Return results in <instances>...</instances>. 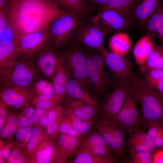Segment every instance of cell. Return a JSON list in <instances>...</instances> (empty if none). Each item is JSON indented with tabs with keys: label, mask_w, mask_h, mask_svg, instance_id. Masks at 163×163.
<instances>
[{
	"label": "cell",
	"mask_w": 163,
	"mask_h": 163,
	"mask_svg": "<svg viewBox=\"0 0 163 163\" xmlns=\"http://www.w3.org/2000/svg\"><path fill=\"white\" fill-rule=\"evenodd\" d=\"M3 10L14 35L46 28L65 13L55 0H8Z\"/></svg>",
	"instance_id": "obj_1"
},
{
	"label": "cell",
	"mask_w": 163,
	"mask_h": 163,
	"mask_svg": "<svg viewBox=\"0 0 163 163\" xmlns=\"http://www.w3.org/2000/svg\"><path fill=\"white\" fill-rule=\"evenodd\" d=\"M130 87L140 105L142 122L146 126L154 122L163 123V94L151 88L140 78L135 79Z\"/></svg>",
	"instance_id": "obj_2"
},
{
	"label": "cell",
	"mask_w": 163,
	"mask_h": 163,
	"mask_svg": "<svg viewBox=\"0 0 163 163\" xmlns=\"http://www.w3.org/2000/svg\"><path fill=\"white\" fill-rule=\"evenodd\" d=\"M34 56L17 59L0 69L1 87H32L37 76Z\"/></svg>",
	"instance_id": "obj_3"
},
{
	"label": "cell",
	"mask_w": 163,
	"mask_h": 163,
	"mask_svg": "<svg viewBox=\"0 0 163 163\" xmlns=\"http://www.w3.org/2000/svg\"><path fill=\"white\" fill-rule=\"evenodd\" d=\"M65 45L67 48L62 52H58L62 56L68 75L77 81L87 90L90 81L86 63V58L81 45L70 39Z\"/></svg>",
	"instance_id": "obj_4"
},
{
	"label": "cell",
	"mask_w": 163,
	"mask_h": 163,
	"mask_svg": "<svg viewBox=\"0 0 163 163\" xmlns=\"http://www.w3.org/2000/svg\"><path fill=\"white\" fill-rule=\"evenodd\" d=\"M84 16L64 13L53 20L48 27L50 45L57 50L65 45L72 38Z\"/></svg>",
	"instance_id": "obj_5"
},
{
	"label": "cell",
	"mask_w": 163,
	"mask_h": 163,
	"mask_svg": "<svg viewBox=\"0 0 163 163\" xmlns=\"http://www.w3.org/2000/svg\"><path fill=\"white\" fill-rule=\"evenodd\" d=\"M112 32L98 23L92 17L86 15L83 17L71 39L81 46L99 50L104 46L106 37Z\"/></svg>",
	"instance_id": "obj_6"
},
{
	"label": "cell",
	"mask_w": 163,
	"mask_h": 163,
	"mask_svg": "<svg viewBox=\"0 0 163 163\" xmlns=\"http://www.w3.org/2000/svg\"><path fill=\"white\" fill-rule=\"evenodd\" d=\"M98 50L103 55L110 75L117 85H131L137 77L132 62L124 56L108 50L104 46Z\"/></svg>",
	"instance_id": "obj_7"
},
{
	"label": "cell",
	"mask_w": 163,
	"mask_h": 163,
	"mask_svg": "<svg viewBox=\"0 0 163 163\" xmlns=\"http://www.w3.org/2000/svg\"><path fill=\"white\" fill-rule=\"evenodd\" d=\"M48 27L14 36L12 40L16 46L17 59L33 56L50 46Z\"/></svg>",
	"instance_id": "obj_8"
},
{
	"label": "cell",
	"mask_w": 163,
	"mask_h": 163,
	"mask_svg": "<svg viewBox=\"0 0 163 163\" xmlns=\"http://www.w3.org/2000/svg\"><path fill=\"white\" fill-rule=\"evenodd\" d=\"M137 104L130 87L124 104L113 121L126 132L139 127L142 122Z\"/></svg>",
	"instance_id": "obj_9"
},
{
	"label": "cell",
	"mask_w": 163,
	"mask_h": 163,
	"mask_svg": "<svg viewBox=\"0 0 163 163\" xmlns=\"http://www.w3.org/2000/svg\"><path fill=\"white\" fill-rule=\"evenodd\" d=\"M34 95L32 86L1 87L0 101L14 109H19L29 104Z\"/></svg>",
	"instance_id": "obj_10"
},
{
	"label": "cell",
	"mask_w": 163,
	"mask_h": 163,
	"mask_svg": "<svg viewBox=\"0 0 163 163\" xmlns=\"http://www.w3.org/2000/svg\"><path fill=\"white\" fill-rule=\"evenodd\" d=\"M130 87L128 85H117L102 106L101 119L115 120L125 101Z\"/></svg>",
	"instance_id": "obj_11"
},
{
	"label": "cell",
	"mask_w": 163,
	"mask_h": 163,
	"mask_svg": "<svg viewBox=\"0 0 163 163\" xmlns=\"http://www.w3.org/2000/svg\"><path fill=\"white\" fill-rule=\"evenodd\" d=\"M28 163H63L57 143L46 138L28 157Z\"/></svg>",
	"instance_id": "obj_12"
},
{
	"label": "cell",
	"mask_w": 163,
	"mask_h": 163,
	"mask_svg": "<svg viewBox=\"0 0 163 163\" xmlns=\"http://www.w3.org/2000/svg\"><path fill=\"white\" fill-rule=\"evenodd\" d=\"M92 18L101 25L113 32L127 30L133 23L117 12L109 9H99L98 14Z\"/></svg>",
	"instance_id": "obj_13"
},
{
	"label": "cell",
	"mask_w": 163,
	"mask_h": 163,
	"mask_svg": "<svg viewBox=\"0 0 163 163\" xmlns=\"http://www.w3.org/2000/svg\"><path fill=\"white\" fill-rule=\"evenodd\" d=\"M79 149L93 154L111 158H115L112 150L106 143L100 134L96 130L88 133L81 139Z\"/></svg>",
	"instance_id": "obj_14"
},
{
	"label": "cell",
	"mask_w": 163,
	"mask_h": 163,
	"mask_svg": "<svg viewBox=\"0 0 163 163\" xmlns=\"http://www.w3.org/2000/svg\"><path fill=\"white\" fill-rule=\"evenodd\" d=\"M56 50L47 46L35 54L34 59L38 68L47 77L53 79L57 62Z\"/></svg>",
	"instance_id": "obj_15"
},
{
	"label": "cell",
	"mask_w": 163,
	"mask_h": 163,
	"mask_svg": "<svg viewBox=\"0 0 163 163\" xmlns=\"http://www.w3.org/2000/svg\"><path fill=\"white\" fill-rule=\"evenodd\" d=\"M66 109L78 117L87 121H94L96 110L84 102L65 96L62 101Z\"/></svg>",
	"instance_id": "obj_16"
},
{
	"label": "cell",
	"mask_w": 163,
	"mask_h": 163,
	"mask_svg": "<svg viewBox=\"0 0 163 163\" xmlns=\"http://www.w3.org/2000/svg\"><path fill=\"white\" fill-rule=\"evenodd\" d=\"M142 27L146 34L158 39L163 45V8L161 4L146 20Z\"/></svg>",
	"instance_id": "obj_17"
},
{
	"label": "cell",
	"mask_w": 163,
	"mask_h": 163,
	"mask_svg": "<svg viewBox=\"0 0 163 163\" xmlns=\"http://www.w3.org/2000/svg\"><path fill=\"white\" fill-rule=\"evenodd\" d=\"M139 0H110L100 9H109L115 11L126 19L133 23L135 12Z\"/></svg>",
	"instance_id": "obj_18"
},
{
	"label": "cell",
	"mask_w": 163,
	"mask_h": 163,
	"mask_svg": "<svg viewBox=\"0 0 163 163\" xmlns=\"http://www.w3.org/2000/svg\"><path fill=\"white\" fill-rule=\"evenodd\" d=\"M83 137H75L61 134L57 139L60 154L63 163L67 162L73 156L79 148L81 139Z\"/></svg>",
	"instance_id": "obj_19"
},
{
	"label": "cell",
	"mask_w": 163,
	"mask_h": 163,
	"mask_svg": "<svg viewBox=\"0 0 163 163\" xmlns=\"http://www.w3.org/2000/svg\"><path fill=\"white\" fill-rule=\"evenodd\" d=\"M156 45L153 39L147 34L140 38L136 43L133 49V53L139 67L145 62Z\"/></svg>",
	"instance_id": "obj_20"
},
{
	"label": "cell",
	"mask_w": 163,
	"mask_h": 163,
	"mask_svg": "<svg viewBox=\"0 0 163 163\" xmlns=\"http://www.w3.org/2000/svg\"><path fill=\"white\" fill-rule=\"evenodd\" d=\"M65 87L67 95L82 101L96 110L97 109L98 104L96 100L75 80L68 79Z\"/></svg>",
	"instance_id": "obj_21"
},
{
	"label": "cell",
	"mask_w": 163,
	"mask_h": 163,
	"mask_svg": "<svg viewBox=\"0 0 163 163\" xmlns=\"http://www.w3.org/2000/svg\"><path fill=\"white\" fill-rule=\"evenodd\" d=\"M84 52L86 56V65L91 84L98 92H102L107 85L108 76L103 74L98 70L88 52Z\"/></svg>",
	"instance_id": "obj_22"
},
{
	"label": "cell",
	"mask_w": 163,
	"mask_h": 163,
	"mask_svg": "<svg viewBox=\"0 0 163 163\" xmlns=\"http://www.w3.org/2000/svg\"><path fill=\"white\" fill-rule=\"evenodd\" d=\"M96 131L101 135L104 141L114 153L115 158H120L124 155L114 138L107 121L101 119L96 125Z\"/></svg>",
	"instance_id": "obj_23"
},
{
	"label": "cell",
	"mask_w": 163,
	"mask_h": 163,
	"mask_svg": "<svg viewBox=\"0 0 163 163\" xmlns=\"http://www.w3.org/2000/svg\"><path fill=\"white\" fill-rule=\"evenodd\" d=\"M162 0H139L135 12V21L143 27L149 17L161 5Z\"/></svg>",
	"instance_id": "obj_24"
},
{
	"label": "cell",
	"mask_w": 163,
	"mask_h": 163,
	"mask_svg": "<svg viewBox=\"0 0 163 163\" xmlns=\"http://www.w3.org/2000/svg\"><path fill=\"white\" fill-rule=\"evenodd\" d=\"M108 45L111 51L124 56L130 49L131 41L127 34L118 32L111 37L108 41Z\"/></svg>",
	"instance_id": "obj_25"
},
{
	"label": "cell",
	"mask_w": 163,
	"mask_h": 163,
	"mask_svg": "<svg viewBox=\"0 0 163 163\" xmlns=\"http://www.w3.org/2000/svg\"><path fill=\"white\" fill-rule=\"evenodd\" d=\"M156 69H163V45L156 44L144 63L139 67L141 74L144 75Z\"/></svg>",
	"instance_id": "obj_26"
},
{
	"label": "cell",
	"mask_w": 163,
	"mask_h": 163,
	"mask_svg": "<svg viewBox=\"0 0 163 163\" xmlns=\"http://www.w3.org/2000/svg\"><path fill=\"white\" fill-rule=\"evenodd\" d=\"M69 161L70 163H113L117 161L115 158L101 156L79 149Z\"/></svg>",
	"instance_id": "obj_27"
},
{
	"label": "cell",
	"mask_w": 163,
	"mask_h": 163,
	"mask_svg": "<svg viewBox=\"0 0 163 163\" xmlns=\"http://www.w3.org/2000/svg\"><path fill=\"white\" fill-rule=\"evenodd\" d=\"M16 59V47L13 40L1 41L0 69L7 66Z\"/></svg>",
	"instance_id": "obj_28"
},
{
	"label": "cell",
	"mask_w": 163,
	"mask_h": 163,
	"mask_svg": "<svg viewBox=\"0 0 163 163\" xmlns=\"http://www.w3.org/2000/svg\"><path fill=\"white\" fill-rule=\"evenodd\" d=\"M60 9L65 13L86 15L90 10L86 0H55Z\"/></svg>",
	"instance_id": "obj_29"
},
{
	"label": "cell",
	"mask_w": 163,
	"mask_h": 163,
	"mask_svg": "<svg viewBox=\"0 0 163 163\" xmlns=\"http://www.w3.org/2000/svg\"><path fill=\"white\" fill-rule=\"evenodd\" d=\"M47 137L45 128L38 124L34 125L32 128L30 138L23 151L25 155L29 157L40 143Z\"/></svg>",
	"instance_id": "obj_30"
},
{
	"label": "cell",
	"mask_w": 163,
	"mask_h": 163,
	"mask_svg": "<svg viewBox=\"0 0 163 163\" xmlns=\"http://www.w3.org/2000/svg\"><path fill=\"white\" fill-rule=\"evenodd\" d=\"M18 114L14 111L8 113L5 123L0 129L1 138L10 140L15 133L18 127Z\"/></svg>",
	"instance_id": "obj_31"
},
{
	"label": "cell",
	"mask_w": 163,
	"mask_h": 163,
	"mask_svg": "<svg viewBox=\"0 0 163 163\" xmlns=\"http://www.w3.org/2000/svg\"><path fill=\"white\" fill-rule=\"evenodd\" d=\"M147 133L156 149L163 148V123L156 122L148 124Z\"/></svg>",
	"instance_id": "obj_32"
},
{
	"label": "cell",
	"mask_w": 163,
	"mask_h": 163,
	"mask_svg": "<svg viewBox=\"0 0 163 163\" xmlns=\"http://www.w3.org/2000/svg\"><path fill=\"white\" fill-rule=\"evenodd\" d=\"M56 55L57 62L53 83L65 86L68 79L66 69L62 56L57 52H56Z\"/></svg>",
	"instance_id": "obj_33"
},
{
	"label": "cell",
	"mask_w": 163,
	"mask_h": 163,
	"mask_svg": "<svg viewBox=\"0 0 163 163\" xmlns=\"http://www.w3.org/2000/svg\"><path fill=\"white\" fill-rule=\"evenodd\" d=\"M65 112L71 120L76 130L80 136L83 137L88 132L93 121L82 119L75 116L69 110L66 109Z\"/></svg>",
	"instance_id": "obj_34"
},
{
	"label": "cell",
	"mask_w": 163,
	"mask_h": 163,
	"mask_svg": "<svg viewBox=\"0 0 163 163\" xmlns=\"http://www.w3.org/2000/svg\"><path fill=\"white\" fill-rule=\"evenodd\" d=\"M129 162L133 163H152V153L129 149Z\"/></svg>",
	"instance_id": "obj_35"
},
{
	"label": "cell",
	"mask_w": 163,
	"mask_h": 163,
	"mask_svg": "<svg viewBox=\"0 0 163 163\" xmlns=\"http://www.w3.org/2000/svg\"><path fill=\"white\" fill-rule=\"evenodd\" d=\"M59 132L60 134H66L75 137L81 136L76 131L71 120L65 112L62 116Z\"/></svg>",
	"instance_id": "obj_36"
},
{
	"label": "cell",
	"mask_w": 163,
	"mask_h": 163,
	"mask_svg": "<svg viewBox=\"0 0 163 163\" xmlns=\"http://www.w3.org/2000/svg\"><path fill=\"white\" fill-rule=\"evenodd\" d=\"M129 132V135L128 139L141 142L155 147L147 132L139 127H137Z\"/></svg>",
	"instance_id": "obj_37"
},
{
	"label": "cell",
	"mask_w": 163,
	"mask_h": 163,
	"mask_svg": "<svg viewBox=\"0 0 163 163\" xmlns=\"http://www.w3.org/2000/svg\"><path fill=\"white\" fill-rule=\"evenodd\" d=\"M144 75L142 78L143 80L151 87L157 82L163 80V69L151 70Z\"/></svg>",
	"instance_id": "obj_38"
},
{
	"label": "cell",
	"mask_w": 163,
	"mask_h": 163,
	"mask_svg": "<svg viewBox=\"0 0 163 163\" xmlns=\"http://www.w3.org/2000/svg\"><path fill=\"white\" fill-rule=\"evenodd\" d=\"M62 116L48 123L45 128L48 137L54 141L57 140L59 136V127L62 120Z\"/></svg>",
	"instance_id": "obj_39"
},
{
	"label": "cell",
	"mask_w": 163,
	"mask_h": 163,
	"mask_svg": "<svg viewBox=\"0 0 163 163\" xmlns=\"http://www.w3.org/2000/svg\"><path fill=\"white\" fill-rule=\"evenodd\" d=\"M127 146L128 149L137 151L153 152L156 149L155 147L146 143L130 139H128Z\"/></svg>",
	"instance_id": "obj_40"
},
{
	"label": "cell",
	"mask_w": 163,
	"mask_h": 163,
	"mask_svg": "<svg viewBox=\"0 0 163 163\" xmlns=\"http://www.w3.org/2000/svg\"><path fill=\"white\" fill-rule=\"evenodd\" d=\"M63 98L57 96L53 99L48 101H31L32 104L36 108L49 109L58 104L62 101Z\"/></svg>",
	"instance_id": "obj_41"
},
{
	"label": "cell",
	"mask_w": 163,
	"mask_h": 163,
	"mask_svg": "<svg viewBox=\"0 0 163 163\" xmlns=\"http://www.w3.org/2000/svg\"><path fill=\"white\" fill-rule=\"evenodd\" d=\"M65 110V107L59 104L48 110L47 116L50 123L62 116Z\"/></svg>",
	"instance_id": "obj_42"
},
{
	"label": "cell",
	"mask_w": 163,
	"mask_h": 163,
	"mask_svg": "<svg viewBox=\"0 0 163 163\" xmlns=\"http://www.w3.org/2000/svg\"><path fill=\"white\" fill-rule=\"evenodd\" d=\"M14 145V142L11 139L7 140L4 146L0 149V158H3L5 161Z\"/></svg>",
	"instance_id": "obj_43"
},
{
	"label": "cell",
	"mask_w": 163,
	"mask_h": 163,
	"mask_svg": "<svg viewBox=\"0 0 163 163\" xmlns=\"http://www.w3.org/2000/svg\"><path fill=\"white\" fill-rule=\"evenodd\" d=\"M7 106L4 102L0 101V129L4 125L8 113Z\"/></svg>",
	"instance_id": "obj_44"
},
{
	"label": "cell",
	"mask_w": 163,
	"mask_h": 163,
	"mask_svg": "<svg viewBox=\"0 0 163 163\" xmlns=\"http://www.w3.org/2000/svg\"><path fill=\"white\" fill-rule=\"evenodd\" d=\"M49 82L43 79L37 81L34 84L33 88L36 94H40L43 90L48 85Z\"/></svg>",
	"instance_id": "obj_45"
},
{
	"label": "cell",
	"mask_w": 163,
	"mask_h": 163,
	"mask_svg": "<svg viewBox=\"0 0 163 163\" xmlns=\"http://www.w3.org/2000/svg\"><path fill=\"white\" fill-rule=\"evenodd\" d=\"M90 10L98 7L100 8L106 4L110 0H86Z\"/></svg>",
	"instance_id": "obj_46"
},
{
	"label": "cell",
	"mask_w": 163,
	"mask_h": 163,
	"mask_svg": "<svg viewBox=\"0 0 163 163\" xmlns=\"http://www.w3.org/2000/svg\"><path fill=\"white\" fill-rule=\"evenodd\" d=\"M152 163H163V148H157L152 153Z\"/></svg>",
	"instance_id": "obj_47"
},
{
	"label": "cell",
	"mask_w": 163,
	"mask_h": 163,
	"mask_svg": "<svg viewBox=\"0 0 163 163\" xmlns=\"http://www.w3.org/2000/svg\"><path fill=\"white\" fill-rule=\"evenodd\" d=\"M8 26V19L5 11L0 10V36Z\"/></svg>",
	"instance_id": "obj_48"
},
{
	"label": "cell",
	"mask_w": 163,
	"mask_h": 163,
	"mask_svg": "<svg viewBox=\"0 0 163 163\" xmlns=\"http://www.w3.org/2000/svg\"><path fill=\"white\" fill-rule=\"evenodd\" d=\"M23 152L14 144L9 155L5 161V163H9L11 160L16 158Z\"/></svg>",
	"instance_id": "obj_49"
},
{
	"label": "cell",
	"mask_w": 163,
	"mask_h": 163,
	"mask_svg": "<svg viewBox=\"0 0 163 163\" xmlns=\"http://www.w3.org/2000/svg\"><path fill=\"white\" fill-rule=\"evenodd\" d=\"M32 128L31 126H28L26 127L22 141L20 143L23 144L25 147L30 138Z\"/></svg>",
	"instance_id": "obj_50"
},
{
	"label": "cell",
	"mask_w": 163,
	"mask_h": 163,
	"mask_svg": "<svg viewBox=\"0 0 163 163\" xmlns=\"http://www.w3.org/2000/svg\"><path fill=\"white\" fill-rule=\"evenodd\" d=\"M28 163V157L24 152L19 156L11 160L9 163Z\"/></svg>",
	"instance_id": "obj_51"
},
{
	"label": "cell",
	"mask_w": 163,
	"mask_h": 163,
	"mask_svg": "<svg viewBox=\"0 0 163 163\" xmlns=\"http://www.w3.org/2000/svg\"><path fill=\"white\" fill-rule=\"evenodd\" d=\"M55 94V89L53 83L49 82L47 86L43 90L40 94L52 95Z\"/></svg>",
	"instance_id": "obj_52"
},
{
	"label": "cell",
	"mask_w": 163,
	"mask_h": 163,
	"mask_svg": "<svg viewBox=\"0 0 163 163\" xmlns=\"http://www.w3.org/2000/svg\"><path fill=\"white\" fill-rule=\"evenodd\" d=\"M28 119L21 112L18 114V127H26L28 126Z\"/></svg>",
	"instance_id": "obj_53"
},
{
	"label": "cell",
	"mask_w": 163,
	"mask_h": 163,
	"mask_svg": "<svg viewBox=\"0 0 163 163\" xmlns=\"http://www.w3.org/2000/svg\"><path fill=\"white\" fill-rule=\"evenodd\" d=\"M26 127H18L15 132V138L16 142L21 143L23 140V135Z\"/></svg>",
	"instance_id": "obj_54"
},
{
	"label": "cell",
	"mask_w": 163,
	"mask_h": 163,
	"mask_svg": "<svg viewBox=\"0 0 163 163\" xmlns=\"http://www.w3.org/2000/svg\"><path fill=\"white\" fill-rule=\"evenodd\" d=\"M35 108L33 107L29 106V104L25 107L21 112L28 118H32L33 115Z\"/></svg>",
	"instance_id": "obj_55"
},
{
	"label": "cell",
	"mask_w": 163,
	"mask_h": 163,
	"mask_svg": "<svg viewBox=\"0 0 163 163\" xmlns=\"http://www.w3.org/2000/svg\"><path fill=\"white\" fill-rule=\"evenodd\" d=\"M48 110L36 108H35L34 114L40 119L42 117L47 115Z\"/></svg>",
	"instance_id": "obj_56"
},
{
	"label": "cell",
	"mask_w": 163,
	"mask_h": 163,
	"mask_svg": "<svg viewBox=\"0 0 163 163\" xmlns=\"http://www.w3.org/2000/svg\"><path fill=\"white\" fill-rule=\"evenodd\" d=\"M151 88L163 94V80L157 82Z\"/></svg>",
	"instance_id": "obj_57"
},
{
	"label": "cell",
	"mask_w": 163,
	"mask_h": 163,
	"mask_svg": "<svg viewBox=\"0 0 163 163\" xmlns=\"http://www.w3.org/2000/svg\"><path fill=\"white\" fill-rule=\"evenodd\" d=\"M47 115L40 118L38 124L41 126L45 128L48 123Z\"/></svg>",
	"instance_id": "obj_58"
},
{
	"label": "cell",
	"mask_w": 163,
	"mask_h": 163,
	"mask_svg": "<svg viewBox=\"0 0 163 163\" xmlns=\"http://www.w3.org/2000/svg\"><path fill=\"white\" fill-rule=\"evenodd\" d=\"M8 0H0V10H4L7 6Z\"/></svg>",
	"instance_id": "obj_59"
},
{
	"label": "cell",
	"mask_w": 163,
	"mask_h": 163,
	"mask_svg": "<svg viewBox=\"0 0 163 163\" xmlns=\"http://www.w3.org/2000/svg\"><path fill=\"white\" fill-rule=\"evenodd\" d=\"M34 125L37 124L38 123L40 118L34 114L32 117Z\"/></svg>",
	"instance_id": "obj_60"
},
{
	"label": "cell",
	"mask_w": 163,
	"mask_h": 163,
	"mask_svg": "<svg viewBox=\"0 0 163 163\" xmlns=\"http://www.w3.org/2000/svg\"><path fill=\"white\" fill-rule=\"evenodd\" d=\"M6 142L2 139L0 140V149L2 148L5 144Z\"/></svg>",
	"instance_id": "obj_61"
},
{
	"label": "cell",
	"mask_w": 163,
	"mask_h": 163,
	"mask_svg": "<svg viewBox=\"0 0 163 163\" xmlns=\"http://www.w3.org/2000/svg\"><path fill=\"white\" fill-rule=\"evenodd\" d=\"M5 162V161L3 158H0V163H3Z\"/></svg>",
	"instance_id": "obj_62"
},
{
	"label": "cell",
	"mask_w": 163,
	"mask_h": 163,
	"mask_svg": "<svg viewBox=\"0 0 163 163\" xmlns=\"http://www.w3.org/2000/svg\"><path fill=\"white\" fill-rule=\"evenodd\" d=\"M161 4L163 8V0H162Z\"/></svg>",
	"instance_id": "obj_63"
}]
</instances>
